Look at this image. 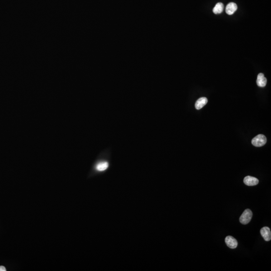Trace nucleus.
Instances as JSON below:
<instances>
[{"label": "nucleus", "instance_id": "obj_1", "mask_svg": "<svg viewBox=\"0 0 271 271\" xmlns=\"http://www.w3.org/2000/svg\"><path fill=\"white\" fill-rule=\"evenodd\" d=\"M252 216V211L250 209H246L240 216V222L243 225H247L250 222Z\"/></svg>", "mask_w": 271, "mask_h": 271}, {"label": "nucleus", "instance_id": "obj_2", "mask_svg": "<svg viewBox=\"0 0 271 271\" xmlns=\"http://www.w3.org/2000/svg\"><path fill=\"white\" fill-rule=\"evenodd\" d=\"M267 142V138L263 135H258L253 139L252 144L255 147H260L263 146Z\"/></svg>", "mask_w": 271, "mask_h": 271}, {"label": "nucleus", "instance_id": "obj_3", "mask_svg": "<svg viewBox=\"0 0 271 271\" xmlns=\"http://www.w3.org/2000/svg\"><path fill=\"white\" fill-rule=\"evenodd\" d=\"M225 242L228 247L232 249L236 248L238 245L237 240L232 236H227L225 238Z\"/></svg>", "mask_w": 271, "mask_h": 271}, {"label": "nucleus", "instance_id": "obj_4", "mask_svg": "<svg viewBox=\"0 0 271 271\" xmlns=\"http://www.w3.org/2000/svg\"><path fill=\"white\" fill-rule=\"evenodd\" d=\"M261 235L265 241L268 242L271 240V232L269 227H265L260 230Z\"/></svg>", "mask_w": 271, "mask_h": 271}, {"label": "nucleus", "instance_id": "obj_5", "mask_svg": "<svg viewBox=\"0 0 271 271\" xmlns=\"http://www.w3.org/2000/svg\"><path fill=\"white\" fill-rule=\"evenodd\" d=\"M243 182L248 186H255L258 183V180L254 177L247 176L243 179Z\"/></svg>", "mask_w": 271, "mask_h": 271}, {"label": "nucleus", "instance_id": "obj_6", "mask_svg": "<svg viewBox=\"0 0 271 271\" xmlns=\"http://www.w3.org/2000/svg\"><path fill=\"white\" fill-rule=\"evenodd\" d=\"M237 5L236 3L231 2V3L227 4V6L226 7V13L229 15H232V14H234L236 11L237 10Z\"/></svg>", "mask_w": 271, "mask_h": 271}, {"label": "nucleus", "instance_id": "obj_7", "mask_svg": "<svg viewBox=\"0 0 271 271\" xmlns=\"http://www.w3.org/2000/svg\"><path fill=\"white\" fill-rule=\"evenodd\" d=\"M267 79L265 77L263 73H259L258 76L257 80V84L259 87H265L267 84Z\"/></svg>", "mask_w": 271, "mask_h": 271}, {"label": "nucleus", "instance_id": "obj_8", "mask_svg": "<svg viewBox=\"0 0 271 271\" xmlns=\"http://www.w3.org/2000/svg\"><path fill=\"white\" fill-rule=\"evenodd\" d=\"M207 102H208V100L207 99L206 97H201L196 102L195 104V108H196L197 110H200L201 108H202L205 105H206Z\"/></svg>", "mask_w": 271, "mask_h": 271}, {"label": "nucleus", "instance_id": "obj_9", "mask_svg": "<svg viewBox=\"0 0 271 271\" xmlns=\"http://www.w3.org/2000/svg\"><path fill=\"white\" fill-rule=\"evenodd\" d=\"M224 9V5L222 3H218L213 9V12L215 14H219L222 13Z\"/></svg>", "mask_w": 271, "mask_h": 271}, {"label": "nucleus", "instance_id": "obj_10", "mask_svg": "<svg viewBox=\"0 0 271 271\" xmlns=\"http://www.w3.org/2000/svg\"><path fill=\"white\" fill-rule=\"evenodd\" d=\"M108 163L107 162H102L96 166V169L98 171H103L108 168Z\"/></svg>", "mask_w": 271, "mask_h": 271}, {"label": "nucleus", "instance_id": "obj_11", "mask_svg": "<svg viewBox=\"0 0 271 271\" xmlns=\"http://www.w3.org/2000/svg\"><path fill=\"white\" fill-rule=\"evenodd\" d=\"M0 271H6V268L4 266H0Z\"/></svg>", "mask_w": 271, "mask_h": 271}]
</instances>
